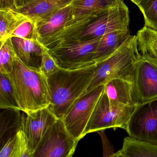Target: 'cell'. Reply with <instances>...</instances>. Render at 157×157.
Returning <instances> with one entry per match:
<instances>
[{
  "mask_svg": "<svg viewBox=\"0 0 157 157\" xmlns=\"http://www.w3.org/2000/svg\"><path fill=\"white\" fill-rule=\"evenodd\" d=\"M73 155H71V156H69V157H73Z\"/></svg>",
  "mask_w": 157,
  "mask_h": 157,
  "instance_id": "cell-34",
  "label": "cell"
},
{
  "mask_svg": "<svg viewBox=\"0 0 157 157\" xmlns=\"http://www.w3.org/2000/svg\"><path fill=\"white\" fill-rule=\"evenodd\" d=\"M125 131L130 137L157 145V98L136 107Z\"/></svg>",
  "mask_w": 157,
  "mask_h": 157,
  "instance_id": "cell-10",
  "label": "cell"
},
{
  "mask_svg": "<svg viewBox=\"0 0 157 157\" xmlns=\"http://www.w3.org/2000/svg\"><path fill=\"white\" fill-rule=\"evenodd\" d=\"M21 157H30V153L29 151L27 145L26 141L25 139L24 134V139H23V148H22V155Z\"/></svg>",
  "mask_w": 157,
  "mask_h": 157,
  "instance_id": "cell-30",
  "label": "cell"
},
{
  "mask_svg": "<svg viewBox=\"0 0 157 157\" xmlns=\"http://www.w3.org/2000/svg\"><path fill=\"white\" fill-rule=\"evenodd\" d=\"M130 1H132L135 4L137 5L139 2H141L142 0H130Z\"/></svg>",
  "mask_w": 157,
  "mask_h": 157,
  "instance_id": "cell-33",
  "label": "cell"
},
{
  "mask_svg": "<svg viewBox=\"0 0 157 157\" xmlns=\"http://www.w3.org/2000/svg\"><path fill=\"white\" fill-rule=\"evenodd\" d=\"M32 1H34V0H17V8L27 4Z\"/></svg>",
  "mask_w": 157,
  "mask_h": 157,
  "instance_id": "cell-31",
  "label": "cell"
},
{
  "mask_svg": "<svg viewBox=\"0 0 157 157\" xmlns=\"http://www.w3.org/2000/svg\"><path fill=\"white\" fill-rule=\"evenodd\" d=\"M104 89L103 85L86 92L73 103L62 120L66 131L76 141L79 142L84 136L86 127Z\"/></svg>",
  "mask_w": 157,
  "mask_h": 157,
  "instance_id": "cell-8",
  "label": "cell"
},
{
  "mask_svg": "<svg viewBox=\"0 0 157 157\" xmlns=\"http://www.w3.org/2000/svg\"><path fill=\"white\" fill-rule=\"evenodd\" d=\"M110 157H126L121 152L120 150L117 152V153H114Z\"/></svg>",
  "mask_w": 157,
  "mask_h": 157,
  "instance_id": "cell-32",
  "label": "cell"
},
{
  "mask_svg": "<svg viewBox=\"0 0 157 157\" xmlns=\"http://www.w3.org/2000/svg\"><path fill=\"white\" fill-rule=\"evenodd\" d=\"M136 5L143 15L145 26L157 31V0H142Z\"/></svg>",
  "mask_w": 157,
  "mask_h": 157,
  "instance_id": "cell-24",
  "label": "cell"
},
{
  "mask_svg": "<svg viewBox=\"0 0 157 157\" xmlns=\"http://www.w3.org/2000/svg\"><path fill=\"white\" fill-rule=\"evenodd\" d=\"M78 142L69 134L63 121L59 119L30 154V157H69L73 155Z\"/></svg>",
  "mask_w": 157,
  "mask_h": 157,
  "instance_id": "cell-9",
  "label": "cell"
},
{
  "mask_svg": "<svg viewBox=\"0 0 157 157\" xmlns=\"http://www.w3.org/2000/svg\"><path fill=\"white\" fill-rule=\"evenodd\" d=\"M71 8L72 2L52 15L36 22L39 41L42 45L63 31L70 17Z\"/></svg>",
  "mask_w": 157,
  "mask_h": 157,
  "instance_id": "cell-14",
  "label": "cell"
},
{
  "mask_svg": "<svg viewBox=\"0 0 157 157\" xmlns=\"http://www.w3.org/2000/svg\"><path fill=\"white\" fill-rule=\"evenodd\" d=\"M131 36L128 28L112 31L101 37L94 56L95 63L103 60L116 52Z\"/></svg>",
  "mask_w": 157,
  "mask_h": 157,
  "instance_id": "cell-17",
  "label": "cell"
},
{
  "mask_svg": "<svg viewBox=\"0 0 157 157\" xmlns=\"http://www.w3.org/2000/svg\"><path fill=\"white\" fill-rule=\"evenodd\" d=\"M130 21L129 8L124 1L88 21L77 35L64 42L101 37L112 31L129 28Z\"/></svg>",
  "mask_w": 157,
  "mask_h": 157,
  "instance_id": "cell-7",
  "label": "cell"
},
{
  "mask_svg": "<svg viewBox=\"0 0 157 157\" xmlns=\"http://www.w3.org/2000/svg\"><path fill=\"white\" fill-rule=\"evenodd\" d=\"M96 63L75 70L60 69L48 78L50 102L48 108L62 120L73 103L87 91Z\"/></svg>",
  "mask_w": 157,
  "mask_h": 157,
  "instance_id": "cell-2",
  "label": "cell"
},
{
  "mask_svg": "<svg viewBox=\"0 0 157 157\" xmlns=\"http://www.w3.org/2000/svg\"><path fill=\"white\" fill-rule=\"evenodd\" d=\"M121 152L126 157H157V145L128 136L124 140Z\"/></svg>",
  "mask_w": 157,
  "mask_h": 157,
  "instance_id": "cell-20",
  "label": "cell"
},
{
  "mask_svg": "<svg viewBox=\"0 0 157 157\" xmlns=\"http://www.w3.org/2000/svg\"><path fill=\"white\" fill-rule=\"evenodd\" d=\"M124 0H72L70 17L63 31L46 42L48 49L77 35L88 21Z\"/></svg>",
  "mask_w": 157,
  "mask_h": 157,
  "instance_id": "cell-4",
  "label": "cell"
},
{
  "mask_svg": "<svg viewBox=\"0 0 157 157\" xmlns=\"http://www.w3.org/2000/svg\"><path fill=\"white\" fill-rule=\"evenodd\" d=\"M105 91L111 100L128 106L140 104L134 89V84L121 78H114L105 85Z\"/></svg>",
  "mask_w": 157,
  "mask_h": 157,
  "instance_id": "cell-16",
  "label": "cell"
},
{
  "mask_svg": "<svg viewBox=\"0 0 157 157\" xmlns=\"http://www.w3.org/2000/svg\"><path fill=\"white\" fill-rule=\"evenodd\" d=\"M134 89L140 104L157 98V60L141 55L135 66Z\"/></svg>",
  "mask_w": 157,
  "mask_h": 157,
  "instance_id": "cell-12",
  "label": "cell"
},
{
  "mask_svg": "<svg viewBox=\"0 0 157 157\" xmlns=\"http://www.w3.org/2000/svg\"><path fill=\"white\" fill-rule=\"evenodd\" d=\"M29 19L23 14L11 8L0 9V42L10 38L12 33L24 21Z\"/></svg>",
  "mask_w": 157,
  "mask_h": 157,
  "instance_id": "cell-19",
  "label": "cell"
},
{
  "mask_svg": "<svg viewBox=\"0 0 157 157\" xmlns=\"http://www.w3.org/2000/svg\"><path fill=\"white\" fill-rule=\"evenodd\" d=\"M136 107L128 106L111 100L104 89L99 99L84 133L88 134L112 128L126 130Z\"/></svg>",
  "mask_w": 157,
  "mask_h": 157,
  "instance_id": "cell-5",
  "label": "cell"
},
{
  "mask_svg": "<svg viewBox=\"0 0 157 157\" xmlns=\"http://www.w3.org/2000/svg\"><path fill=\"white\" fill-rule=\"evenodd\" d=\"M72 2V0H34L16 10L36 22L52 15Z\"/></svg>",
  "mask_w": 157,
  "mask_h": 157,
  "instance_id": "cell-15",
  "label": "cell"
},
{
  "mask_svg": "<svg viewBox=\"0 0 157 157\" xmlns=\"http://www.w3.org/2000/svg\"><path fill=\"white\" fill-rule=\"evenodd\" d=\"M60 69L56 61L47 51L42 56L40 71L48 78Z\"/></svg>",
  "mask_w": 157,
  "mask_h": 157,
  "instance_id": "cell-27",
  "label": "cell"
},
{
  "mask_svg": "<svg viewBox=\"0 0 157 157\" xmlns=\"http://www.w3.org/2000/svg\"><path fill=\"white\" fill-rule=\"evenodd\" d=\"M136 36L140 55L157 60V31L144 26Z\"/></svg>",
  "mask_w": 157,
  "mask_h": 157,
  "instance_id": "cell-21",
  "label": "cell"
},
{
  "mask_svg": "<svg viewBox=\"0 0 157 157\" xmlns=\"http://www.w3.org/2000/svg\"><path fill=\"white\" fill-rule=\"evenodd\" d=\"M140 56L137 36H131L116 52L96 63L93 78L86 92L105 86L114 78L124 79L134 84L135 66Z\"/></svg>",
  "mask_w": 157,
  "mask_h": 157,
  "instance_id": "cell-3",
  "label": "cell"
},
{
  "mask_svg": "<svg viewBox=\"0 0 157 157\" xmlns=\"http://www.w3.org/2000/svg\"><path fill=\"white\" fill-rule=\"evenodd\" d=\"M0 147L23 130V114L20 110L1 109Z\"/></svg>",
  "mask_w": 157,
  "mask_h": 157,
  "instance_id": "cell-18",
  "label": "cell"
},
{
  "mask_svg": "<svg viewBox=\"0 0 157 157\" xmlns=\"http://www.w3.org/2000/svg\"><path fill=\"white\" fill-rule=\"evenodd\" d=\"M100 136L102 142L103 154L102 157H110L114 153V148L110 142L104 131L97 132Z\"/></svg>",
  "mask_w": 157,
  "mask_h": 157,
  "instance_id": "cell-28",
  "label": "cell"
},
{
  "mask_svg": "<svg viewBox=\"0 0 157 157\" xmlns=\"http://www.w3.org/2000/svg\"><path fill=\"white\" fill-rule=\"evenodd\" d=\"M17 0H0V9L11 8L16 10L17 8Z\"/></svg>",
  "mask_w": 157,
  "mask_h": 157,
  "instance_id": "cell-29",
  "label": "cell"
},
{
  "mask_svg": "<svg viewBox=\"0 0 157 157\" xmlns=\"http://www.w3.org/2000/svg\"><path fill=\"white\" fill-rule=\"evenodd\" d=\"M16 56L11 38L1 43L0 73L7 75L12 72Z\"/></svg>",
  "mask_w": 157,
  "mask_h": 157,
  "instance_id": "cell-23",
  "label": "cell"
},
{
  "mask_svg": "<svg viewBox=\"0 0 157 157\" xmlns=\"http://www.w3.org/2000/svg\"><path fill=\"white\" fill-rule=\"evenodd\" d=\"M11 39L18 59L28 67L40 71L42 56L48 49L39 41L17 37Z\"/></svg>",
  "mask_w": 157,
  "mask_h": 157,
  "instance_id": "cell-13",
  "label": "cell"
},
{
  "mask_svg": "<svg viewBox=\"0 0 157 157\" xmlns=\"http://www.w3.org/2000/svg\"><path fill=\"white\" fill-rule=\"evenodd\" d=\"M0 108L20 110L12 84L6 75L2 73H0Z\"/></svg>",
  "mask_w": 157,
  "mask_h": 157,
  "instance_id": "cell-22",
  "label": "cell"
},
{
  "mask_svg": "<svg viewBox=\"0 0 157 157\" xmlns=\"http://www.w3.org/2000/svg\"><path fill=\"white\" fill-rule=\"evenodd\" d=\"M12 37L39 41V38L36 22L30 19L24 21L12 33L10 38Z\"/></svg>",
  "mask_w": 157,
  "mask_h": 157,
  "instance_id": "cell-26",
  "label": "cell"
},
{
  "mask_svg": "<svg viewBox=\"0 0 157 157\" xmlns=\"http://www.w3.org/2000/svg\"><path fill=\"white\" fill-rule=\"evenodd\" d=\"M23 130L0 147V157H21L23 148Z\"/></svg>",
  "mask_w": 157,
  "mask_h": 157,
  "instance_id": "cell-25",
  "label": "cell"
},
{
  "mask_svg": "<svg viewBox=\"0 0 157 157\" xmlns=\"http://www.w3.org/2000/svg\"><path fill=\"white\" fill-rule=\"evenodd\" d=\"M10 80L21 111L28 113L48 108L50 102L48 78L25 65L16 56L13 71L5 75Z\"/></svg>",
  "mask_w": 157,
  "mask_h": 157,
  "instance_id": "cell-1",
  "label": "cell"
},
{
  "mask_svg": "<svg viewBox=\"0 0 157 157\" xmlns=\"http://www.w3.org/2000/svg\"><path fill=\"white\" fill-rule=\"evenodd\" d=\"M58 120L48 107L23 114V132L30 154Z\"/></svg>",
  "mask_w": 157,
  "mask_h": 157,
  "instance_id": "cell-11",
  "label": "cell"
},
{
  "mask_svg": "<svg viewBox=\"0 0 157 157\" xmlns=\"http://www.w3.org/2000/svg\"><path fill=\"white\" fill-rule=\"evenodd\" d=\"M100 38L62 42L48 49V52L61 69H82L96 63L94 56Z\"/></svg>",
  "mask_w": 157,
  "mask_h": 157,
  "instance_id": "cell-6",
  "label": "cell"
}]
</instances>
